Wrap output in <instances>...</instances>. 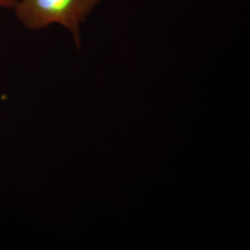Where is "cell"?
I'll use <instances>...</instances> for the list:
<instances>
[{"instance_id": "6da1fadb", "label": "cell", "mask_w": 250, "mask_h": 250, "mask_svg": "<svg viewBox=\"0 0 250 250\" xmlns=\"http://www.w3.org/2000/svg\"><path fill=\"white\" fill-rule=\"evenodd\" d=\"M99 0H18L14 9L19 21L30 30H40L52 23L72 32L80 46V23Z\"/></svg>"}, {"instance_id": "7a4b0ae2", "label": "cell", "mask_w": 250, "mask_h": 250, "mask_svg": "<svg viewBox=\"0 0 250 250\" xmlns=\"http://www.w3.org/2000/svg\"><path fill=\"white\" fill-rule=\"evenodd\" d=\"M18 0H0V8L12 9L15 7Z\"/></svg>"}]
</instances>
